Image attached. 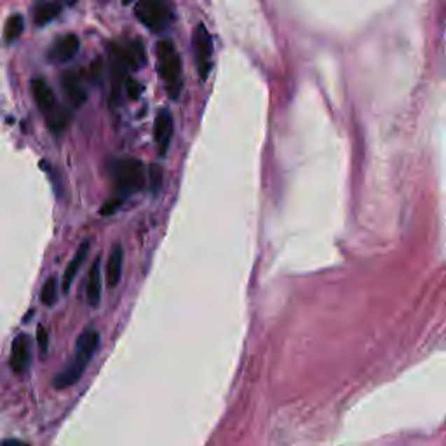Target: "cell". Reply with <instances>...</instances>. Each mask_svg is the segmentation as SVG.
<instances>
[{"label": "cell", "instance_id": "6da1fadb", "mask_svg": "<svg viewBox=\"0 0 446 446\" xmlns=\"http://www.w3.org/2000/svg\"><path fill=\"white\" fill-rule=\"evenodd\" d=\"M99 345V333L95 328H88V330L82 331L77 338V344H75V354L74 359L62 370L55 378V387L56 389H67L72 387L81 380L82 373L88 368L89 361L95 356L96 349Z\"/></svg>", "mask_w": 446, "mask_h": 446}, {"label": "cell", "instance_id": "7a4b0ae2", "mask_svg": "<svg viewBox=\"0 0 446 446\" xmlns=\"http://www.w3.org/2000/svg\"><path fill=\"white\" fill-rule=\"evenodd\" d=\"M159 55V74L166 82L167 91L173 98H178L181 91V62L171 41H160L157 46Z\"/></svg>", "mask_w": 446, "mask_h": 446}, {"label": "cell", "instance_id": "3957f363", "mask_svg": "<svg viewBox=\"0 0 446 446\" xmlns=\"http://www.w3.org/2000/svg\"><path fill=\"white\" fill-rule=\"evenodd\" d=\"M145 185L144 164L137 159H124L116 167V187L120 195H131Z\"/></svg>", "mask_w": 446, "mask_h": 446}, {"label": "cell", "instance_id": "277c9868", "mask_svg": "<svg viewBox=\"0 0 446 446\" xmlns=\"http://www.w3.org/2000/svg\"><path fill=\"white\" fill-rule=\"evenodd\" d=\"M194 49H195V62H197L199 74L202 81L209 77L211 72V58H213V41L208 28L204 25H199L194 32Z\"/></svg>", "mask_w": 446, "mask_h": 446}, {"label": "cell", "instance_id": "5b68a950", "mask_svg": "<svg viewBox=\"0 0 446 446\" xmlns=\"http://www.w3.org/2000/svg\"><path fill=\"white\" fill-rule=\"evenodd\" d=\"M137 16L150 30H162L167 23V11L159 0H140L137 4Z\"/></svg>", "mask_w": 446, "mask_h": 446}, {"label": "cell", "instance_id": "8992f818", "mask_svg": "<svg viewBox=\"0 0 446 446\" xmlns=\"http://www.w3.org/2000/svg\"><path fill=\"white\" fill-rule=\"evenodd\" d=\"M32 361V338L28 335L21 333L13 340L11 347V359L9 366L16 375L25 373L30 366Z\"/></svg>", "mask_w": 446, "mask_h": 446}, {"label": "cell", "instance_id": "52a82bcc", "mask_svg": "<svg viewBox=\"0 0 446 446\" xmlns=\"http://www.w3.org/2000/svg\"><path fill=\"white\" fill-rule=\"evenodd\" d=\"M78 49H81V42H78L77 35H63V37H60L58 41L53 44V48L49 49L48 58L51 60L53 63H67L77 56Z\"/></svg>", "mask_w": 446, "mask_h": 446}, {"label": "cell", "instance_id": "ba28073f", "mask_svg": "<svg viewBox=\"0 0 446 446\" xmlns=\"http://www.w3.org/2000/svg\"><path fill=\"white\" fill-rule=\"evenodd\" d=\"M173 131H174V123L173 117L167 110H160L159 116L155 117V130H153V134H155V141L159 145V152L160 155L167 152L171 144V138H173Z\"/></svg>", "mask_w": 446, "mask_h": 446}, {"label": "cell", "instance_id": "9c48e42d", "mask_svg": "<svg viewBox=\"0 0 446 446\" xmlns=\"http://www.w3.org/2000/svg\"><path fill=\"white\" fill-rule=\"evenodd\" d=\"M32 91H34L35 103H37L42 112L49 113L56 109V96L53 92L51 85L44 78H35L32 82Z\"/></svg>", "mask_w": 446, "mask_h": 446}, {"label": "cell", "instance_id": "30bf717a", "mask_svg": "<svg viewBox=\"0 0 446 446\" xmlns=\"http://www.w3.org/2000/svg\"><path fill=\"white\" fill-rule=\"evenodd\" d=\"M123 263H124V251L123 246L116 244L110 251L109 262H106V284L109 288H117L123 277Z\"/></svg>", "mask_w": 446, "mask_h": 446}, {"label": "cell", "instance_id": "8fae6325", "mask_svg": "<svg viewBox=\"0 0 446 446\" xmlns=\"http://www.w3.org/2000/svg\"><path fill=\"white\" fill-rule=\"evenodd\" d=\"M89 248H91L89 241L82 242V244L78 246L77 251H75L74 258L70 260V263L67 265V270H65V274H63V281H62V286H63V291H65V293L70 290L75 276H77L78 270H81V267H82V263H84L85 258H88Z\"/></svg>", "mask_w": 446, "mask_h": 446}, {"label": "cell", "instance_id": "7c38bea8", "mask_svg": "<svg viewBox=\"0 0 446 446\" xmlns=\"http://www.w3.org/2000/svg\"><path fill=\"white\" fill-rule=\"evenodd\" d=\"M85 297H88L89 305L96 307L102 298V258H96L89 269L88 288H85Z\"/></svg>", "mask_w": 446, "mask_h": 446}, {"label": "cell", "instance_id": "4fadbf2b", "mask_svg": "<svg viewBox=\"0 0 446 446\" xmlns=\"http://www.w3.org/2000/svg\"><path fill=\"white\" fill-rule=\"evenodd\" d=\"M63 89H65V95L69 98V102L74 106H81L85 103V89L82 84V78L78 77L75 72H69L63 75Z\"/></svg>", "mask_w": 446, "mask_h": 446}, {"label": "cell", "instance_id": "5bb4252c", "mask_svg": "<svg viewBox=\"0 0 446 446\" xmlns=\"http://www.w3.org/2000/svg\"><path fill=\"white\" fill-rule=\"evenodd\" d=\"M120 49H123V56L124 60H126L130 69H140V67L145 63V49L140 41L131 42L127 48H120Z\"/></svg>", "mask_w": 446, "mask_h": 446}, {"label": "cell", "instance_id": "9a60e30c", "mask_svg": "<svg viewBox=\"0 0 446 446\" xmlns=\"http://www.w3.org/2000/svg\"><path fill=\"white\" fill-rule=\"evenodd\" d=\"M60 6L55 2H44L41 4V6L35 9V23L39 25V27H42V25H48L49 21H53L55 18H58L60 14Z\"/></svg>", "mask_w": 446, "mask_h": 446}, {"label": "cell", "instance_id": "2e32d148", "mask_svg": "<svg viewBox=\"0 0 446 446\" xmlns=\"http://www.w3.org/2000/svg\"><path fill=\"white\" fill-rule=\"evenodd\" d=\"M23 27H25V21L21 14H13L9 20L6 21V42L7 44H13L14 41L21 37L23 34Z\"/></svg>", "mask_w": 446, "mask_h": 446}, {"label": "cell", "instance_id": "e0dca14e", "mask_svg": "<svg viewBox=\"0 0 446 446\" xmlns=\"http://www.w3.org/2000/svg\"><path fill=\"white\" fill-rule=\"evenodd\" d=\"M48 126L53 133H62L69 126V113L65 110H58L56 106L53 112L48 113Z\"/></svg>", "mask_w": 446, "mask_h": 446}, {"label": "cell", "instance_id": "ac0fdd59", "mask_svg": "<svg viewBox=\"0 0 446 446\" xmlns=\"http://www.w3.org/2000/svg\"><path fill=\"white\" fill-rule=\"evenodd\" d=\"M56 298H58V281H56V277H49L44 286H42L41 300L44 305L51 307L56 303Z\"/></svg>", "mask_w": 446, "mask_h": 446}, {"label": "cell", "instance_id": "d6986e66", "mask_svg": "<svg viewBox=\"0 0 446 446\" xmlns=\"http://www.w3.org/2000/svg\"><path fill=\"white\" fill-rule=\"evenodd\" d=\"M37 344H39V349H41L42 354H46V351H48V347H49V335H48V331H46L44 326H39Z\"/></svg>", "mask_w": 446, "mask_h": 446}, {"label": "cell", "instance_id": "ffe728a7", "mask_svg": "<svg viewBox=\"0 0 446 446\" xmlns=\"http://www.w3.org/2000/svg\"><path fill=\"white\" fill-rule=\"evenodd\" d=\"M123 204V197H117V199H110V201L105 202V206L102 208V215L109 216L112 215V213L117 211V208Z\"/></svg>", "mask_w": 446, "mask_h": 446}, {"label": "cell", "instance_id": "44dd1931", "mask_svg": "<svg viewBox=\"0 0 446 446\" xmlns=\"http://www.w3.org/2000/svg\"><path fill=\"white\" fill-rule=\"evenodd\" d=\"M150 180H152V190H159L160 181H162V171H160L159 166H153L152 169H150Z\"/></svg>", "mask_w": 446, "mask_h": 446}, {"label": "cell", "instance_id": "7402d4cb", "mask_svg": "<svg viewBox=\"0 0 446 446\" xmlns=\"http://www.w3.org/2000/svg\"><path fill=\"white\" fill-rule=\"evenodd\" d=\"M127 95H130V98L131 99H137L138 96H140V92H141V85L138 84V82H134V81H130L127 82Z\"/></svg>", "mask_w": 446, "mask_h": 446}, {"label": "cell", "instance_id": "603a6c76", "mask_svg": "<svg viewBox=\"0 0 446 446\" xmlns=\"http://www.w3.org/2000/svg\"><path fill=\"white\" fill-rule=\"evenodd\" d=\"M0 446H27V445L21 443V441H18V440H9V441H4V443H0Z\"/></svg>", "mask_w": 446, "mask_h": 446}, {"label": "cell", "instance_id": "cb8c5ba5", "mask_svg": "<svg viewBox=\"0 0 446 446\" xmlns=\"http://www.w3.org/2000/svg\"><path fill=\"white\" fill-rule=\"evenodd\" d=\"M63 2H65L67 6H74V4L77 2V0H63Z\"/></svg>", "mask_w": 446, "mask_h": 446}, {"label": "cell", "instance_id": "d4e9b609", "mask_svg": "<svg viewBox=\"0 0 446 446\" xmlns=\"http://www.w3.org/2000/svg\"><path fill=\"white\" fill-rule=\"evenodd\" d=\"M131 2H134V0H123V4H126V6H127V4H131Z\"/></svg>", "mask_w": 446, "mask_h": 446}]
</instances>
